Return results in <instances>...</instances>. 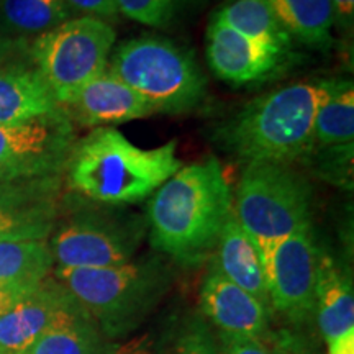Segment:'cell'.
<instances>
[{
    "label": "cell",
    "instance_id": "1f68e13d",
    "mask_svg": "<svg viewBox=\"0 0 354 354\" xmlns=\"http://www.w3.org/2000/svg\"><path fill=\"white\" fill-rule=\"evenodd\" d=\"M24 53H28V44L25 39L0 35V69L13 66L10 64L12 61H15Z\"/></svg>",
    "mask_w": 354,
    "mask_h": 354
},
{
    "label": "cell",
    "instance_id": "d6a6232c",
    "mask_svg": "<svg viewBox=\"0 0 354 354\" xmlns=\"http://www.w3.org/2000/svg\"><path fill=\"white\" fill-rule=\"evenodd\" d=\"M333 8L335 25L343 32L353 28L354 24V0H330Z\"/></svg>",
    "mask_w": 354,
    "mask_h": 354
},
{
    "label": "cell",
    "instance_id": "277c9868",
    "mask_svg": "<svg viewBox=\"0 0 354 354\" xmlns=\"http://www.w3.org/2000/svg\"><path fill=\"white\" fill-rule=\"evenodd\" d=\"M55 279L110 339L131 333L169 289V268L158 258L95 269L56 268Z\"/></svg>",
    "mask_w": 354,
    "mask_h": 354
},
{
    "label": "cell",
    "instance_id": "484cf974",
    "mask_svg": "<svg viewBox=\"0 0 354 354\" xmlns=\"http://www.w3.org/2000/svg\"><path fill=\"white\" fill-rule=\"evenodd\" d=\"M189 0H117L118 12L141 25L162 28L169 25Z\"/></svg>",
    "mask_w": 354,
    "mask_h": 354
},
{
    "label": "cell",
    "instance_id": "44dd1931",
    "mask_svg": "<svg viewBox=\"0 0 354 354\" xmlns=\"http://www.w3.org/2000/svg\"><path fill=\"white\" fill-rule=\"evenodd\" d=\"M71 15L66 0H0V33L39 37Z\"/></svg>",
    "mask_w": 354,
    "mask_h": 354
},
{
    "label": "cell",
    "instance_id": "4fadbf2b",
    "mask_svg": "<svg viewBox=\"0 0 354 354\" xmlns=\"http://www.w3.org/2000/svg\"><path fill=\"white\" fill-rule=\"evenodd\" d=\"M59 109L84 127H117L156 113L153 105L109 68L73 92Z\"/></svg>",
    "mask_w": 354,
    "mask_h": 354
},
{
    "label": "cell",
    "instance_id": "4316f807",
    "mask_svg": "<svg viewBox=\"0 0 354 354\" xmlns=\"http://www.w3.org/2000/svg\"><path fill=\"white\" fill-rule=\"evenodd\" d=\"M264 342L272 354H322L315 339L300 330V326L271 330Z\"/></svg>",
    "mask_w": 354,
    "mask_h": 354
},
{
    "label": "cell",
    "instance_id": "9a60e30c",
    "mask_svg": "<svg viewBox=\"0 0 354 354\" xmlns=\"http://www.w3.org/2000/svg\"><path fill=\"white\" fill-rule=\"evenodd\" d=\"M203 315L223 333L266 339L269 335V307L241 287L221 276L214 266L201 292Z\"/></svg>",
    "mask_w": 354,
    "mask_h": 354
},
{
    "label": "cell",
    "instance_id": "d4e9b609",
    "mask_svg": "<svg viewBox=\"0 0 354 354\" xmlns=\"http://www.w3.org/2000/svg\"><path fill=\"white\" fill-rule=\"evenodd\" d=\"M312 156L317 176L326 183L353 190V156L354 143L315 148L307 154Z\"/></svg>",
    "mask_w": 354,
    "mask_h": 354
},
{
    "label": "cell",
    "instance_id": "cb8c5ba5",
    "mask_svg": "<svg viewBox=\"0 0 354 354\" xmlns=\"http://www.w3.org/2000/svg\"><path fill=\"white\" fill-rule=\"evenodd\" d=\"M348 143H354V88L349 81L318 110L312 149Z\"/></svg>",
    "mask_w": 354,
    "mask_h": 354
},
{
    "label": "cell",
    "instance_id": "5b68a950",
    "mask_svg": "<svg viewBox=\"0 0 354 354\" xmlns=\"http://www.w3.org/2000/svg\"><path fill=\"white\" fill-rule=\"evenodd\" d=\"M310 185L290 166L248 162L233 196V215L253 238L264 272L276 248L310 223Z\"/></svg>",
    "mask_w": 354,
    "mask_h": 354
},
{
    "label": "cell",
    "instance_id": "7402d4cb",
    "mask_svg": "<svg viewBox=\"0 0 354 354\" xmlns=\"http://www.w3.org/2000/svg\"><path fill=\"white\" fill-rule=\"evenodd\" d=\"M55 266L46 240H0V282L38 286Z\"/></svg>",
    "mask_w": 354,
    "mask_h": 354
},
{
    "label": "cell",
    "instance_id": "52a82bcc",
    "mask_svg": "<svg viewBox=\"0 0 354 354\" xmlns=\"http://www.w3.org/2000/svg\"><path fill=\"white\" fill-rule=\"evenodd\" d=\"M113 26L95 17H76L39 35L28 44L33 69L61 105L82 84L109 68Z\"/></svg>",
    "mask_w": 354,
    "mask_h": 354
},
{
    "label": "cell",
    "instance_id": "4dcf8cb0",
    "mask_svg": "<svg viewBox=\"0 0 354 354\" xmlns=\"http://www.w3.org/2000/svg\"><path fill=\"white\" fill-rule=\"evenodd\" d=\"M39 286V284H38ZM38 286L15 284V282H0V315L8 312L13 305L37 289Z\"/></svg>",
    "mask_w": 354,
    "mask_h": 354
},
{
    "label": "cell",
    "instance_id": "83f0119b",
    "mask_svg": "<svg viewBox=\"0 0 354 354\" xmlns=\"http://www.w3.org/2000/svg\"><path fill=\"white\" fill-rule=\"evenodd\" d=\"M177 354H218V346L202 323H194L180 338Z\"/></svg>",
    "mask_w": 354,
    "mask_h": 354
},
{
    "label": "cell",
    "instance_id": "8992f818",
    "mask_svg": "<svg viewBox=\"0 0 354 354\" xmlns=\"http://www.w3.org/2000/svg\"><path fill=\"white\" fill-rule=\"evenodd\" d=\"M109 69L165 113L190 112L205 99L207 81L187 50L165 38L128 39L110 55Z\"/></svg>",
    "mask_w": 354,
    "mask_h": 354
},
{
    "label": "cell",
    "instance_id": "30bf717a",
    "mask_svg": "<svg viewBox=\"0 0 354 354\" xmlns=\"http://www.w3.org/2000/svg\"><path fill=\"white\" fill-rule=\"evenodd\" d=\"M318 253L312 225H307L276 248L266 269L271 307L294 326L315 315Z\"/></svg>",
    "mask_w": 354,
    "mask_h": 354
},
{
    "label": "cell",
    "instance_id": "ac0fdd59",
    "mask_svg": "<svg viewBox=\"0 0 354 354\" xmlns=\"http://www.w3.org/2000/svg\"><path fill=\"white\" fill-rule=\"evenodd\" d=\"M59 105L33 68L0 69V125H15L57 112Z\"/></svg>",
    "mask_w": 354,
    "mask_h": 354
},
{
    "label": "cell",
    "instance_id": "ba28073f",
    "mask_svg": "<svg viewBox=\"0 0 354 354\" xmlns=\"http://www.w3.org/2000/svg\"><path fill=\"white\" fill-rule=\"evenodd\" d=\"M145 236V221L110 209L73 215L53 234L50 248L57 268H109L135 259Z\"/></svg>",
    "mask_w": 354,
    "mask_h": 354
},
{
    "label": "cell",
    "instance_id": "7c38bea8",
    "mask_svg": "<svg viewBox=\"0 0 354 354\" xmlns=\"http://www.w3.org/2000/svg\"><path fill=\"white\" fill-rule=\"evenodd\" d=\"M59 176L0 184V240H46L59 212Z\"/></svg>",
    "mask_w": 354,
    "mask_h": 354
},
{
    "label": "cell",
    "instance_id": "f1b7e54d",
    "mask_svg": "<svg viewBox=\"0 0 354 354\" xmlns=\"http://www.w3.org/2000/svg\"><path fill=\"white\" fill-rule=\"evenodd\" d=\"M218 354H272V351L264 339L220 331Z\"/></svg>",
    "mask_w": 354,
    "mask_h": 354
},
{
    "label": "cell",
    "instance_id": "603a6c76",
    "mask_svg": "<svg viewBox=\"0 0 354 354\" xmlns=\"http://www.w3.org/2000/svg\"><path fill=\"white\" fill-rule=\"evenodd\" d=\"M117 349L118 344L86 315L48 331L25 354H115Z\"/></svg>",
    "mask_w": 354,
    "mask_h": 354
},
{
    "label": "cell",
    "instance_id": "8fae6325",
    "mask_svg": "<svg viewBox=\"0 0 354 354\" xmlns=\"http://www.w3.org/2000/svg\"><path fill=\"white\" fill-rule=\"evenodd\" d=\"M56 279H44L32 294L0 315V354H25L48 331L86 317Z\"/></svg>",
    "mask_w": 354,
    "mask_h": 354
},
{
    "label": "cell",
    "instance_id": "ffe728a7",
    "mask_svg": "<svg viewBox=\"0 0 354 354\" xmlns=\"http://www.w3.org/2000/svg\"><path fill=\"white\" fill-rule=\"evenodd\" d=\"M274 15L292 39L307 46L326 48L333 43L335 26L330 0H268Z\"/></svg>",
    "mask_w": 354,
    "mask_h": 354
},
{
    "label": "cell",
    "instance_id": "7a4b0ae2",
    "mask_svg": "<svg viewBox=\"0 0 354 354\" xmlns=\"http://www.w3.org/2000/svg\"><path fill=\"white\" fill-rule=\"evenodd\" d=\"M348 81L318 79L276 88L248 104L220 128L225 149L241 161L287 165L312 151L318 110Z\"/></svg>",
    "mask_w": 354,
    "mask_h": 354
},
{
    "label": "cell",
    "instance_id": "6da1fadb",
    "mask_svg": "<svg viewBox=\"0 0 354 354\" xmlns=\"http://www.w3.org/2000/svg\"><path fill=\"white\" fill-rule=\"evenodd\" d=\"M233 214V192L216 158L183 166L148 203L149 241L177 263L196 266L214 253Z\"/></svg>",
    "mask_w": 354,
    "mask_h": 354
},
{
    "label": "cell",
    "instance_id": "e575fe53",
    "mask_svg": "<svg viewBox=\"0 0 354 354\" xmlns=\"http://www.w3.org/2000/svg\"><path fill=\"white\" fill-rule=\"evenodd\" d=\"M115 354H149V353L145 351V349L141 348V344L133 343V344H130V346H127V348L118 346V349H117V351H115Z\"/></svg>",
    "mask_w": 354,
    "mask_h": 354
},
{
    "label": "cell",
    "instance_id": "d6986e66",
    "mask_svg": "<svg viewBox=\"0 0 354 354\" xmlns=\"http://www.w3.org/2000/svg\"><path fill=\"white\" fill-rule=\"evenodd\" d=\"M215 17L253 41L292 56L294 39L277 21L268 0H228Z\"/></svg>",
    "mask_w": 354,
    "mask_h": 354
},
{
    "label": "cell",
    "instance_id": "e0dca14e",
    "mask_svg": "<svg viewBox=\"0 0 354 354\" xmlns=\"http://www.w3.org/2000/svg\"><path fill=\"white\" fill-rule=\"evenodd\" d=\"M214 253L215 261L212 266L221 276L271 307L263 256L253 238L238 223L233 214L221 230Z\"/></svg>",
    "mask_w": 354,
    "mask_h": 354
},
{
    "label": "cell",
    "instance_id": "3957f363",
    "mask_svg": "<svg viewBox=\"0 0 354 354\" xmlns=\"http://www.w3.org/2000/svg\"><path fill=\"white\" fill-rule=\"evenodd\" d=\"M183 167L176 141L140 148L113 127L94 128L74 146L68 161V184L100 205L143 202Z\"/></svg>",
    "mask_w": 354,
    "mask_h": 354
},
{
    "label": "cell",
    "instance_id": "2e32d148",
    "mask_svg": "<svg viewBox=\"0 0 354 354\" xmlns=\"http://www.w3.org/2000/svg\"><path fill=\"white\" fill-rule=\"evenodd\" d=\"M322 338L328 344L354 331L353 279L333 256L320 250L317 264L315 315Z\"/></svg>",
    "mask_w": 354,
    "mask_h": 354
},
{
    "label": "cell",
    "instance_id": "836d02e7",
    "mask_svg": "<svg viewBox=\"0 0 354 354\" xmlns=\"http://www.w3.org/2000/svg\"><path fill=\"white\" fill-rule=\"evenodd\" d=\"M326 346H328L326 354H354V331H348V333L338 336Z\"/></svg>",
    "mask_w": 354,
    "mask_h": 354
},
{
    "label": "cell",
    "instance_id": "5bb4252c",
    "mask_svg": "<svg viewBox=\"0 0 354 354\" xmlns=\"http://www.w3.org/2000/svg\"><path fill=\"white\" fill-rule=\"evenodd\" d=\"M207 59L221 81L243 86L272 77L289 56L253 41L214 17L207 30Z\"/></svg>",
    "mask_w": 354,
    "mask_h": 354
},
{
    "label": "cell",
    "instance_id": "f546056e",
    "mask_svg": "<svg viewBox=\"0 0 354 354\" xmlns=\"http://www.w3.org/2000/svg\"><path fill=\"white\" fill-rule=\"evenodd\" d=\"M71 10L95 19H115L118 15L117 0H66Z\"/></svg>",
    "mask_w": 354,
    "mask_h": 354
},
{
    "label": "cell",
    "instance_id": "9c48e42d",
    "mask_svg": "<svg viewBox=\"0 0 354 354\" xmlns=\"http://www.w3.org/2000/svg\"><path fill=\"white\" fill-rule=\"evenodd\" d=\"M76 146L63 110L33 120L0 125V184L59 176Z\"/></svg>",
    "mask_w": 354,
    "mask_h": 354
}]
</instances>
